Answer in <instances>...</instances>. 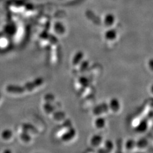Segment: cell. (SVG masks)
<instances>
[{
	"label": "cell",
	"mask_w": 153,
	"mask_h": 153,
	"mask_svg": "<svg viewBox=\"0 0 153 153\" xmlns=\"http://www.w3.org/2000/svg\"><path fill=\"white\" fill-rule=\"evenodd\" d=\"M107 105L108 109L114 114L119 113L121 109V103L120 100L115 97L111 99Z\"/></svg>",
	"instance_id": "cell-1"
},
{
	"label": "cell",
	"mask_w": 153,
	"mask_h": 153,
	"mask_svg": "<svg viewBox=\"0 0 153 153\" xmlns=\"http://www.w3.org/2000/svg\"><path fill=\"white\" fill-rule=\"evenodd\" d=\"M44 83V79L42 78H38L31 82L26 83L24 86H23L25 91H31L34 90L35 88L40 86Z\"/></svg>",
	"instance_id": "cell-2"
},
{
	"label": "cell",
	"mask_w": 153,
	"mask_h": 153,
	"mask_svg": "<svg viewBox=\"0 0 153 153\" xmlns=\"http://www.w3.org/2000/svg\"><path fill=\"white\" fill-rule=\"evenodd\" d=\"M104 141L103 136L99 134L93 135L90 138V143L91 146L94 148H100Z\"/></svg>",
	"instance_id": "cell-3"
},
{
	"label": "cell",
	"mask_w": 153,
	"mask_h": 153,
	"mask_svg": "<svg viewBox=\"0 0 153 153\" xmlns=\"http://www.w3.org/2000/svg\"><path fill=\"white\" fill-rule=\"evenodd\" d=\"M94 126L98 130H103L107 126V120L103 116H98L94 121Z\"/></svg>",
	"instance_id": "cell-4"
},
{
	"label": "cell",
	"mask_w": 153,
	"mask_h": 153,
	"mask_svg": "<svg viewBox=\"0 0 153 153\" xmlns=\"http://www.w3.org/2000/svg\"><path fill=\"white\" fill-rule=\"evenodd\" d=\"M6 90L9 93L17 94H22L25 91L23 86H21L19 85H8L6 87Z\"/></svg>",
	"instance_id": "cell-5"
},
{
	"label": "cell",
	"mask_w": 153,
	"mask_h": 153,
	"mask_svg": "<svg viewBox=\"0 0 153 153\" xmlns=\"http://www.w3.org/2000/svg\"><path fill=\"white\" fill-rule=\"evenodd\" d=\"M124 147L126 148V150L128 152L133 151L134 149L136 148V141L131 138L128 139L124 144Z\"/></svg>",
	"instance_id": "cell-6"
},
{
	"label": "cell",
	"mask_w": 153,
	"mask_h": 153,
	"mask_svg": "<svg viewBox=\"0 0 153 153\" xmlns=\"http://www.w3.org/2000/svg\"><path fill=\"white\" fill-rule=\"evenodd\" d=\"M76 130L74 129L73 128H71L64 135H62V140L64 141H69L71 140V139H73V138H74L76 136Z\"/></svg>",
	"instance_id": "cell-7"
},
{
	"label": "cell",
	"mask_w": 153,
	"mask_h": 153,
	"mask_svg": "<svg viewBox=\"0 0 153 153\" xmlns=\"http://www.w3.org/2000/svg\"><path fill=\"white\" fill-rule=\"evenodd\" d=\"M102 145L103 146V149L107 153H111L114 149V142L109 140L104 141L103 142Z\"/></svg>",
	"instance_id": "cell-8"
},
{
	"label": "cell",
	"mask_w": 153,
	"mask_h": 153,
	"mask_svg": "<svg viewBox=\"0 0 153 153\" xmlns=\"http://www.w3.org/2000/svg\"><path fill=\"white\" fill-rule=\"evenodd\" d=\"M148 141L145 138H142L136 141V148H139L140 150H144L148 147Z\"/></svg>",
	"instance_id": "cell-9"
},
{
	"label": "cell",
	"mask_w": 153,
	"mask_h": 153,
	"mask_svg": "<svg viewBox=\"0 0 153 153\" xmlns=\"http://www.w3.org/2000/svg\"><path fill=\"white\" fill-rule=\"evenodd\" d=\"M147 129H148V125L146 122L145 121H142L141 122H140L139 125L137 126L136 130L138 132L143 133L147 130Z\"/></svg>",
	"instance_id": "cell-10"
},
{
	"label": "cell",
	"mask_w": 153,
	"mask_h": 153,
	"mask_svg": "<svg viewBox=\"0 0 153 153\" xmlns=\"http://www.w3.org/2000/svg\"><path fill=\"white\" fill-rule=\"evenodd\" d=\"M13 136V132L10 129H5L1 133V137L5 140H9Z\"/></svg>",
	"instance_id": "cell-11"
},
{
	"label": "cell",
	"mask_w": 153,
	"mask_h": 153,
	"mask_svg": "<svg viewBox=\"0 0 153 153\" xmlns=\"http://www.w3.org/2000/svg\"><path fill=\"white\" fill-rule=\"evenodd\" d=\"M44 109L45 111L48 113V114H51L54 112L55 111V108L49 102H47V103L44 105Z\"/></svg>",
	"instance_id": "cell-12"
},
{
	"label": "cell",
	"mask_w": 153,
	"mask_h": 153,
	"mask_svg": "<svg viewBox=\"0 0 153 153\" xmlns=\"http://www.w3.org/2000/svg\"><path fill=\"white\" fill-rule=\"evenodd\" d=\"M54 119L57 120H60L64 119L65 117V114L63 112H56L53 114Z\"/></svg>",
	"instance_id": "cell-13"
},
{
	"label": "cell",
	"mask_w": 153,
	"mask_h": 153,
	"mask_svg": "<svg viewBox=\"0 0 153 153\" xmlns=\"http://www.w3.org/2000/svg\"><path fill=\"white\" fill-rule=\"evenodd\" d=\"M20 136L21 137L22 140H23L24 141H26V142H28L31 140V137L28 134L27 131H25V132L21 133Z\"/></svg>",
	"instance_id": "cell-14"
},
{
	"label": "cell",
	"mask_w": 153,
	"mask_h": 153,
	"mask_svg": "<svg viewBox=\"0 0 153 153\" xmlns=\"http://www.w3.org/2000/svg\"><path fill=\"white\" fill-rule=\"evenodd\" d=\"M45 100L47 101V102H52L55 100V97L53 94H48L45 96Z\"/></svg>",
	"instance_id": "cell-15"
},
{
	"label": "cell",
	"mask_w": 153,
	"mask_h": 153,
	"mask_svg": "<svg viewBox=\"0 0 153 153\" xmlns=\"http://www.w3.org/2000/svg\"><path fill=\"white\" fill-rule=\"evenodd\" d=\"M150 92L153 95V84H152L150 87Z\"/></svg>",
	"instance_id": "cell-16"
},
{
	"label": "cell",
	"mask_w": 153,
	"mask_h": 153,
	"mask_svg": "<svg viewBox=\"0 0 153 153\" xmlns=\"http://www.w3.org/2000/svg\"><path fill=\"white\" fill-rule=\"evenodd\" d=\"M3 153H12V152L10 149H6L4 151Z\"/></svg>",
	"instance_id": "cell-17"
},
{
	"label": "cell",
	"mask_w": 153,
	"mask_h": 153,
	"mask_svg": "<svg viewBox=\"0 0 153 153\" xmlns=\"http://www.w3.org/2000/svg\"><path fill=\"white\" fill-rule=\"evenodd\" d=\"M136 153H145L143 152H142V150H140L139 152H136Z\"/></svg>",
	"instance_id": "cell-18"
},
{
	"label": "cell",
	"mask_w": 153,
	"mask_h": 153,
	"mask_svg": "<svg viewBox=\"0 0 153 153\" xmlns=\"http://www.w3.org/2000/svg\"><path fill=\"white\" fill-rule=\"evenodd\" d=\"M0 97H1V96H0Z\"/></svg>",
	"instance_id": "cell-19"
}]
</instances>
